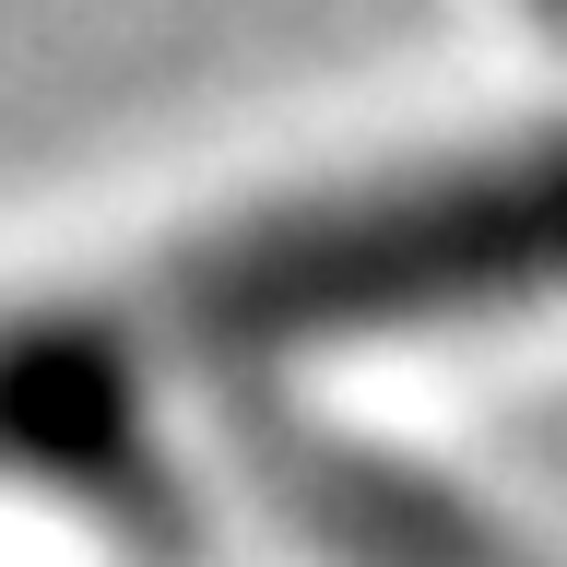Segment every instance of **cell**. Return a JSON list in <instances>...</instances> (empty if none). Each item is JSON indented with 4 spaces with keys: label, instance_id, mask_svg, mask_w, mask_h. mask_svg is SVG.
<instances>
[{
    "label": "cell",
    "instance_id": "6da1fadb",
    "mask_svg": "<svg viewBox=\"0 0 567 567\" xmlns=\"http://www.w3.org/2000/svg\"><path fill=\"white\" fill-rule=\"evenodd\" d=\"M520 296H567V142L272 213L177 284V331L225 354H272V343H331V331L520 308Z\"/></svg>",
    "mask_w": 567,
    "mask_h": 567
},
{
    "label": "cell",
    "instance_id": "7a4b0ae2",
    "mask_svg": "<svg viewBox=\"0 0 567 567\" xmlns=\"http://www.w3.org/2000/svg\"><path fill=\"white\" fill-rule=\"evenodd\" d=\"M260 450H272V473L296 485V508H308L354 567H532L520 544H496L461 496H437L425 473L354 450L331 425H272Z\"/></svg>",
    "mask_w": 567,
    "mask_h": 567
},
{
    "label": "cell",
    "instance_id": "3957f363",
    "mask_svg": "<svg viewBox=\"0 0 567 567\" xmlns=\"http://www.w3.org/2000/svg\"><path fill=\"white\" fill-rule=\"evenodd\" d=\"M544 12H556V24H567V0H544Z\"/></svg>",
    "mask_w": 567,
    "mask_h": 567
}]
</instances>
